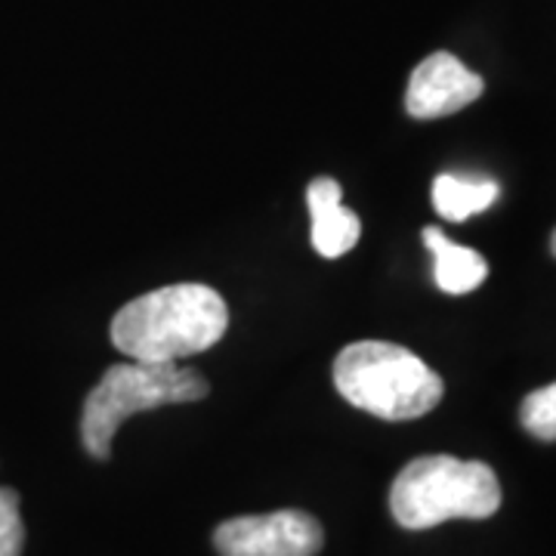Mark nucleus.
<instances>
[{
	"mask_svg": "<svg viewBox=\"0 0 556 556\" xmlns=\"http://www.w3.org/2000/svg\"><path fill=\"white\" fill-rule=\"evenodd\" d=\"M229 328V306L211 285L182 281L124 303L112 318V343L130 362L177 365L204 353Z\"/></svg>",
	"mask_w": 556,
	"mask_h": 556,
	"instance_id": "nucleus-1",
	"label": "nucleus"
},
{
	"mask_svg": "<svg viewBox=\"0 0 556 556\" xmlns=\"http://www.w3.org/2000/svg\"><path fill=\"white\" fill-rule=\"evenodd\" d=\"M334 387L353 408L383 420H415L442 399V378L412 350L387 340H358L334 358Z\"/></svg>",
	"mask_w": 556,
	"mask_h": 556,
	"instance_id": "nucleus-2",
	"label": "nucleus"
},
{
	"mask_svg": "<svg viewBox=\"0 0 556 556\" xmlns=\"http://www.w3.org/2000/svg\"><path fill=\"white\" fill-rule=\"evenodd\" d=\"M501 507V482L482 460L424 455L402 467L390 510L402 529H433L448 519H489Z\"/></svg>",
	"mask_w": 556,
	"mask_h": 556,
	"instance_id": "nucleus-3",
	"label": "nucleus"
},
{
	"mask_svg": "<svg viewBox=\"0 0 556 556\" xmlns=\"http://www.w3.org/2000/svg\"><path fill=\"white\" fill-rule=\"evenodd\" d=\"M207 393L211 383L192 368L152 365V362L112 365L84 402V415H80L84 448L97 460H105L112 455V439L127 417L152 412L161 405L199 402Z\"/></svg>",
	"mask_w": 556,
	"mask_h": 556,
	"instance_id": "nucleus-4",
	"label": "nucleus"
},
{
	"mask_svg": "<svg viewBox=\"0 0 556 556\" xmlns=\"http://www.w3.org/2000/svg\"><path fill=\"white\" fill-rule=\"evenodd\" d=\"M325 532L303 510H276L260 517L226 519L214 532L219 556H316Z\"/></svg>",
	"mask_w": 556,
	"mask_h": 556,
	"instance_id": "nucleus-5",
	"label": "nucleus"
},
{
	"mask_svg": "<svg viewBox=\"0 0 556 556\" xmlns=\"http://www.w3.org/2000/svg\"><path fill=\"white\" fill-rule=\"evenodd\" d=\"M485 90L479 75L452 53H433L417 65L405 90V109L412 118L430 121L455 115L477 102Z\"/></svg>",
	"mask_w": 556,
	"mask_h": 556,
	"instance_id": "nucleus-6",
	"label": "nucleus"
},
{
	"mask_svg": "<svg viewBox=\"0 0 556 556\" xmlns=\"http://www.w3.org/2000/svg\"><path fill=\"white\" fill-rule=\"evenodd\" d=\"M306 204L313 217V248L321 257L338 260L358 244L362 223L353 211L343 207V192L340 182L331 177H318L306 189Z\"/></svg>",
	"mask_w": 556,
	"mask_h": 556,
	"instance_id": "nucleus-7",
	"label": "nucleus"
},
{
	"mask_svg": "<svg viewBox=\"0 0 556 556\" xmlns=\"http://www.w3.org/2000/svg\"><path fill=\"white\" fill-rule=\"evenodd\" d=\"M424 244L433 251V276L445 294H470L489 276V263L479 251L448 241L433 226L424 229Z\"/></svg>",
	"mask_w": 556,
	"mask_h": 556,
	"instance_id": "nucleus-8",
	"label": "nucleus"
},
{
	"mask_svg": "<svg viewBox=\"0 0 556 556\" xmlns=\"http://www.w3.org/2000/svg\"><path fill=\"white\" fill-rule=\"evenodd\" d=\"M497 182L489 177H464V174H442L433 179V204L439 217L464 223L473 214H482L497 201Z\"/></svg>",
	"mask_w": 556,
	"mask_h": 556,
	"instance_id": "nucleus-9",
	"label": "nucleus"
},
{
	"mask_svg": "<svg viewBox=\"0 0 556 556\" xmlns=\"http://www.w3.org/2000/svg\"><path fill=\"white\" fill-rule=\"evenodd\" d=\"M519 420L535 439L556 442V380L522 399Z\"/></svg>",
	"mask_w": 556,
	"mask_h": 556,
	"instance_id": "nucleus-10",
	"label": "nucleus"
},
{
	"mask_svg": "<svg viewBox=\"0 0 556 556\" xmlns=\"http://www.w3.org/2000/svg\"><path fill=\"white\" fill-rule=\"evenodd\" d=\"M25 526L20 514V492L0 485V556H22Z\"/></svg>",
	"mask_w": 556,
	"mask_h": 556,
	"instance_id": "nucleus-11",
	"label": "nucleus"
},
{
	"mask_svg": "<svg viewBox=\"0 0 556 556\" xmlns=\"http://www.w3.org/2000/svg\"><path fill=\"white\" fill-rule=\"evenodd\" d=\"M551 251H554V257H556V229H554V236H551Z\"/></svg>",
	"mask_w": 556,
	"mask_h": 556,
	"instance_id": "nucleus-12",
	"label": "nucleus"
}]
</instances>
